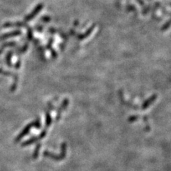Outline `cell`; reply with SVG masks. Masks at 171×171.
Here are the masks:
<instances>
[{
  "mask_svg": "<svg viewBox=\"0 0 171 171\" xmlns=\"http://www.w3.org/2000/svg\"><path fill=\"white\" fill-rule=\"evenodd\" d=\"M2 52H3V48L0 49V54H1V53H2Z\"/></svg>",
  "mask_w": 171,
  "mask_h": 171,
  "instance_id": "cell-6",
  "label": "cell"
},
{
  "mask_svg": "<svg viewBox=\"0 0 171 171\" xmlns=\"http://www.w3.org/2000/svg\"><path fill=\"white\" fill-rule=\"evenodd\" d=\"M11 57H12V53L9 52L8 53H7V57H6L7 64L8 65L9 67H11V66H12V64H11Z\"/></svg>",
  "mask_w": 171,
  "mask_h": 171,
  "instance_id": "cell-4",
  "label": "cell"
},
{
  "mask_svg": "<svg viewBox=\"0 0 171 171\" xmlns=\"http://www.w3.org/2000/svg\"><path fill=\"white\" fill-rule=\"evenodd\" d=\"M30 128H31V125H29L28 126H26V128H24V130L22 132H21V133L20 134H19V135L18 136H17V138H16V140H15L16 142H18L19 141H20L21 139L22 138V137L25 136L26 134L28 133L29 131V129H30Z\"/></svg>",
  "mask_w": 171,
  "mask_h": 171,
  "instance_id": "cell-2",
  "label": "cell"
},
{
  "mask_svg": "<svg viewBox=\"0 0 171 171\" xmlns=\"http://www.w3.org/2000/svg\"><path fill=\"white\" fill-rule=\"evenodd\" d=\"M42 7H43V5L42 4H39V5L36 7V8L35 9V10H34L32 13H31L30 14H29V15H28L26 17V19H25V20L26 21H31V19H32L34 16H35L36 14H37L39 12V11L41 10V9H42Z\"/></svg>",
  "mask_w": 171,
  "mask_h": 171,
  "instance_id": "cell-1",
  "label": "cell"
},
{
  "mask_svg": "<svg viewBox=\"0 0 171 171\" xmlns=\"http://www.w3.org/2000/svg\"><path fill=\"white\" fill-rule=\"evenodd\" d=\"M21 34V31L17 30V31H13V32H10V33H8V34H4L3 36H1V39H6V38H8V37H11V36H17V35H20Z\"/></svg>",
  "mask_w": 171,
  "mask_h": 171,
  "instance_id": "cell-3",
  "label": "cell"
},
{
  "mask_svg": "<svg viewBox=\"0 0 171 171\" xmlns=\"http://www.w3.org/2000/svg\"><path fill=\"white\" fill-rule=\"evenodd\" d=\"M4 74V75H8V76H9V75H10V73H9V72H4V71L3 70H2V68H0V74Z\"/></svg>",
  "mask_w": 171,
  "mask_h": 171,
  "instance_id": "cell-5",
  "label": "cell"
}]
</instances>
